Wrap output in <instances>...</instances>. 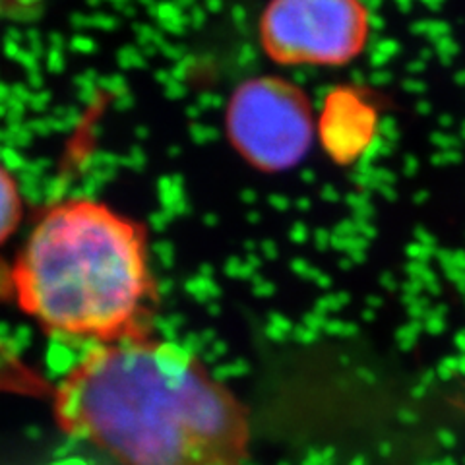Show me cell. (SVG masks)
I'll return each instance as SVG.
<instances>
[{
  "label": "cell",
  "mask_w": 465,
  "mask_h": 465,
  "mask_svg": "<svg viewBox=\"0 0 465 465\" xmlns=\"http://www.w3.org/2000/svg\"><path fill=\"white\" fill-rule=\"evenodd\" d=\"M371 12L362 0H270L260 18V43L285 66L336 68L369 45Z\"/></svg>",
  "instance_id": "obj_4"
},
{
  "label": "cell",
  "mask_w": 465,
  "mask_h": 465,
  "mask_svg": "<svg viewBox=\"0 0 465 465\" xmlns=\"http://www.w3.org/2000/svg\"><path fill=\"white\" fill-rule=\"evenodd\" d=\"M225 126L235 152L264 173H282L299 165L316 136L309 95L280 76L242 82L229 99Z\"/></svg>",
  "instance_id": "obj_3"
},
{
  "label": "cell",
  "mask_w": 465,
  "mask_h": 465,
  "mask_svg": "<svg viewBox=\"0 0 465 465\" xmlns=\"http://www.w3.org/2000/svg\"><path fill=\"white\" fill-rule=\"evenodd\" d=\"M54 423L121 465H249L244 403L155 333L92 345L51 386Z\"/></svg>",
  "instance_id": "obj_1"
},
{
  "label": "cell",
  "mask_w": 465,
  "mask_h": 465,
  "mask_svg": "<svg viewBox=\"0 0 465 465\" xmlns=\"http://www.w3.org/2000/svg\"><path fill=\"white\" fill-rule=\"evenodd\" d=\"M10 283L20 311L51 336L104 345L153 333L148 235L104 202L70 198L43 212Z\"/></svg>",
  "instance_id": "obj_2"
},
{
  "label": "cell",
  "mask_w": 465,
  "mask_h": 465,
  "mask_svg": "<svg viewBox=\"0 0 465 465\" xmlns=\"http://www.w3.org/2000/svg\"><path fill=\"white\" fill-rule=\"evenodd\" d=\"M24 202L12 173L0 163V244H5L22 223Z\"/></svg>",
  "instance_id": "obj_6"
},
{
  "label": "cell",
  "mask_w": 465,
  "mask_h": 465,
  "mask_svg": "<svg viewBox=\"0 0 465 465\" xmlns=\"http://www.w3.org/2000/svg\"><path fill=\"white\" fill-rule=\"evenodd\" d=\"M374 128L372 107L351 94H331L320 119V136L330 155L340 163L355 159L365 148Z\"/></svg>",
  "instance_id": "obj_5"
}]
</instances>
